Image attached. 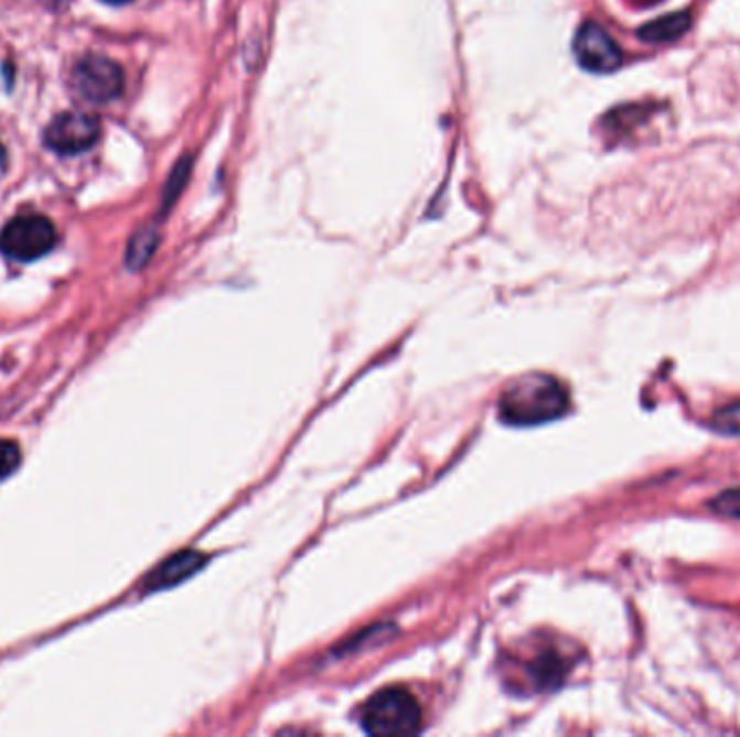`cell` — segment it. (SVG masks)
I'll return each mask as SVG.
<instances>
[{
  "mask_svg": "<svg viewBox=\"0 0 740 737\" xmlns=\"http://www.w3.org/2000/svg\"><path fill=\"white\" fill-rule=\"evenodd\" d=\"M690 26V15L688 13H669L665 18H658L654 22H647L639 29V40L647 42V44H667L674 42L678 37H683L684 33Z\"/></svg>",
  "mask_w": 740,
  "mask_h": 737,
  "instance_id": "8",
  "label": "cell"
},
{
  "mask_svg": "<svg viewBox=\"0 0 740 737\" xmlns=\"http://www.w3.org/2000/svg\"><path fill=\"white\" fill-rule=\"evenodd\" d=\"M204 563V556L193 552V550H186V552H180L175 556H171L170 561H165L161 567L157 568L148 579H146V586L150 590H161V588H170V586H175L180 584L182 579L191 577L197 568L202 567Z\"/></svg>",
  "mask_w": 740,
  "mask_h": 737,
  "instance_id": "7",
  "label": "cell"
},
{
  "mask_svg": "<svg viewBox=\"0 0 740 737\" xmlns=\"http://www.w3.org/2000/svg\"><path fill=\"white\" fill-rule=\"evenodd\" d=\"M22 460V453L20 446L11 440H0V480L9 478Z\"/></svg>",
  "mask_w": 740,
  "mask_h": 737,
  "instance_id": "10",
  "label": "cell"
},
{
  "mask_svg": "<svg viewBox=\"0 0 740 737\" xmlns=\"http://www.w3.org/2000/svg\"><path fill=\"white\" fill-rule=\"evenodd\" d=\"M103 134V123L96 115L85 111H65L57 115L46 132L44 143L61 156H76L92 150Z\"/></svg>",
  "mask_w": 740,
  "mask_h": 737,
  "instance_id": "5",
  "label": "cell"
},
{
  "mask_svg": "<svg viewBox=\"0 0 740 737\" xmlns=\"http://www.w3.org/2000/svg\"><path fill=\"white\" fill-rule=\"evenodd\" d=\"M573 55L582 69L593 74L615 72L624 55L618 42L598 22H585L573 37Z\"/></svg>",
  "mask_w": 740,
  "mask_h": 737,
  "instance_id": "6",
  "label": "cell"
},
{
  "mask_svg": "<svg viewBox=\"0 0 740 737\" xmlns=\"http://www.w3.org/2000/svg\"><path fill=\"white\" fill-rule=\"evenodd\" d=\"M103 2H109V4H126L130 0H103Z\"/></svg>",
  "mask_w": 740,
  "mask_h": 737,
  "instance_id": "14",
  "label": "cell"
},
{
  "mask_svg": "<svg viewBox=\"0 0 740 737\" xmlns=\"http://www.w3.org/2000/svg\"><path fill=\"white\" fill-rule=\"evenodd\" d=\"M715 429L728 435H740V402L723 407L715 415Z\"/></svg>",
  "mask_w": 740,
  "mask_h": 737,
  "instance_id": "11",
  "label": "cell"
},
{
  "mask_svg": "<svg viewBox=\"0 0 740 737\" xmlns=\"http://www.w3.org/2000/svg\"><path fill=\"white\" fill-rule=\"evenodd\" d=\"M57 245V229L44 215H20L0 231V253L13 262H35Z\"/></svg>",
  "mask_w": 740,
  "mask_h": 737,
  "instance_id": "3",
  "label": "cell"
},
{
  "mask_svg": "<svg viewBox=\"0 0 740 737\" xmlns=\"http://www.w3.org/2000/svg\"><path fill=\"white\" fill-rule=\"evenodd\" d=\"M74 94L92 105H107L124 91V72L114 58L89 55L81 58L72 69Z\"/></svg>",
  "mask_w": 740,
  "mask_h": 737,
  "instance_id": "4",
  "label": "cell"
},
{
  "mask_svg": "<svg viewBox=\"0 0 740 737\" xmlns=\"http://www.w3.org/2000/svg\"><path fill=\"white\" fill-rule=\"evenodd\" d=\"M420 705L403 687H388L371 696L362 712L360 723L373 736H409L420 729Z\"/></svg>",
  "mask_w": 740,
  "mask_h": 737,
  "instance_id": "2",
  "label": "cell"
},
{
  "mask_svg": "<svg viewBox=\"0 0 740 737\" xmlns=\"http://www.w3.org/2000/svg\"><path fill=\"white\" fill-rule=\"evenodd\" d=\"M568 390L550 375H522L505 388L498 402L501 420L513 426H535L568 411Z\"/></svg>",
  "mask_w": 740,
  "mask_h": 737,
  "instance_id": "1",
  "label": "cell"
},
{
  "mask_svg": "<svg viewBox=\"0 0 740 737\" xmlns=\"http://www.w3.org/2000/svg\"><path fill=\"white\" fill-rule=\"evenodd\" d=\"M157 242H159V236H157V231L154 229H141L135 238H132V242H130V247H128V264H130V269H139V267H143L148 260H150V256L154 253V249H157Z\"/></svg>",
  "mask_w": 740,
  "mask_h": 737,
  "instance_id": "9",
  "label": "cell"
},
{
  "mask_svg": "<svg viewBox=\"0 0 740 737\" xmlns=\"http://www.w3.org/2000/svg\"><path fill=\"white\" fill-rule=\"evenodd\" d=\"M712 511L723 517H734L740 519V489H730L726 494H721L719 498L712 500Z\"/></svg>",
  "mask_w": 740,
  "mask_h": 737,
  "instance_id": "12",
  "label": "cell"
},
{
  "mask_svg": "<svg viewBox=\"0 0 740 737\" xmlns=\"http://www.w3.org/2000/svg\"><path fill=\"white\" fill-rule=\"evenodd\" d=\"M634 4H639V7H652V4H656V2H661V0H632Z\"/></svg>",
  "mask_w": 740,
  "mask_h": 737,
  "instance_id": "13",
  "label": "cell"
}]
</instances>
